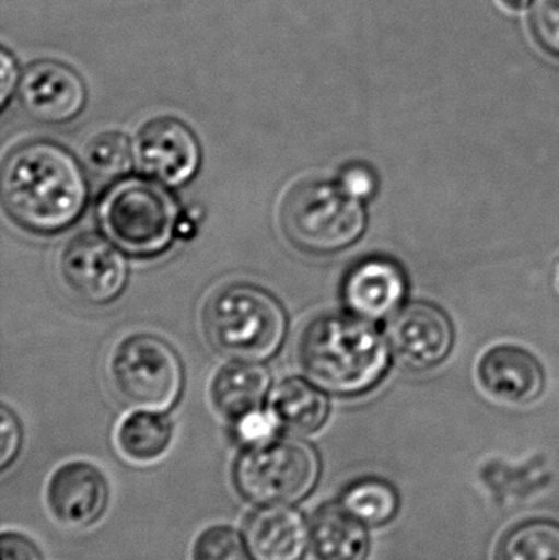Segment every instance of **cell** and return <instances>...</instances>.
<instances>
[{
    "instance_id": "21",
    "label": "cell",
    "mask_w": 559,
    "mask_h": 560,
    "mask_svg": "<svg viewBox=\"0 0 559 560\" xmlns=\"http://www.w3.org/2000/svg\"><path fill=\"white\" fill-rule=\"evenodd\" d=\"M496 560H559V523L531 520L514 526L499 541Z\"/></svg>"
},
{
    "instance_id": "26",
    "label": "cell",
    "mask_w": 559,
    "mask_h": 560,
    "mask_svg": "<svg viewBox=\"0 0 559 560\" xmlns=\"http://www.w3.org/2000/svg\"><path fill=\"white\" fill-rule=\"evenodd\" d=\"M278 427V421L272 417L271 411L256 410L243 417L242 420L235 421V433L245 446H249V444L263 443L275 438Z\"/></svg>"
},
{
    "instance_id": "7",
    "label": "cell",
    "mask_w": 559,
    "mask_h": 560,
    "mask_svg": "<svg viewBox=\"0 0 559 560\" xmlns=\"http://www.w3.org/2000/svg\"><path fill=\"white\" fill-rule=\"evenodd\" d=\"M115 394L131 410H170L179 400L184 369L179 355L163 339L135 335L115 348L110 361Z\"/></svg>"
},
{
    "instance_id": "6",
    "label": "cell",
    "mask_w": 559,
    "mask_h": 560,
    "mask_svg": "<svg viewBox=\"0 0 559 560\" xmlns=\"http://www.w3.org/2000/svg\"><path fill=\"white\" fill-rule=\"evenodd\" d=\"M281 225L292 245L312 255L341 252L358 242L366 226L361 200L340 184L307 180L289 190Z\"/></svg>"
},
{
    "instance_id": "29",
    "label": "cell",
    "mask_w": 559,
    "mask_h": 560,
    "mask_svg": "<svg viewBox=\"0 0 559 560\" xmlns=\"http://www.w3.org/2000/svg\"><path fill=\"white\" fill-rule=\"evenodd\" d=\"M2 82H0V104L5 107L9 104V98L12 97L13 91L16 85V62L15 59L10 56L7 49H2Z\"/></svg>"
},
{
    "instance_id": "3",
    "label": "cell",
    "mask_w": 559,
    "mask_h": 560,
    "mask_svg": "<svg viewBox=\"0 0 559 560\" xmlns=\"http://www.w3.org/2000/svg\"><path fill=\"white\" fill-rule=\"evenodd\" d=\"M202 323L210 346L235 361L272 358L281 349L288 329L281 303L249 283L217 290L203 308Z\"/></svg>"
},
{
    "instance_id": "10",
    "label": "cell",
    "mask_w": 559,
    "mask_h": 560,
    "mask_svg": "<svg viewBox=\"0 0 559 560\" xmlns=\"http://www.w3.org/2000/svg\"><path fill=\"white\" fill-rule=\"evenodd\" d=\"M137 160L141 173L156 183L167 187L184 186L199 171V141L177 118H153L138 133Z\"/></svg>"
},
{
    "instance_id": "5",
    "label": "cell",
    "mask_w": 559,
    "mask_h": 560,
    "mask_svg": "<svg viewBox=\"0 0 559 560\" xmlns=\"http://www.w3.org/2000/svg\"><path fill=\"white\" fill-rule=\"evenodd\" d=\"M98 222L121 252L153 258L173 245L179 230V209L163 184L125 177L102 197Z\"/></svg>"
},
{
    "instance_id": "14",
    "label": "cell",
    "mask_w": 559,
    "mask_h": 560,
    "mask_svg": "<svg viewBox=\"0 0 559 560\" xmlns=\"http://www.w3.org/2000/svg\"><path fill=\"white\" fill-rule=\"evenodd\" d=\"M406 290V276L400 266L374 256L350 269L343 283V299L354 315L381 319L399 308Z\"/></svg>"
},
{
    "instance_id": "25",
    "label": "cell",
    "mask_w": 559,
    "mask_h": 560,
    "mask_svg": "<svg viewBox=\"0 0 559 560\" xmlns=\"http://www.w3.org/2000/svg\"><path fill=\"white\" fill-rule=\"evenodd\" d=\"M0 470L7 472L22 450L23 433L19 418L7 407L0 410Z\"/></svg>"
},
{
    "instance_id": "15",
    "label": "cell",
    "mask_w": 559,
    "mask_h": 560,
    "mask_svg": "<svg viewBox=\"0 0 559 560\" xmlns=\"http://www.w3.org/2000/svg\"><path fill=\"white\" fill-rule=\"evenodd\" d=\"M479 378L492 397L505 404L537 400L545 387L540 362L517 346H496L479 362Z\"/></svg>"
},
{
    "instance_id": "13",
    "label": "cell",
    "mask_w": 559,
    "mask_h": 560,
    "mask_svg": "<svg viewBox=\"0 0 559 560\" xmlns=\"http://www.w3.org/2000/svg\"><path fill=\"white\" fill-rule=\"evenodd\" d=\"M243 536L255 560H305L311 520L292 505L256 506L243 522Z\"/></svg>"
},
{
    "instance_id": "4",
    "label": "cell",
    "mask_w": 559,
    "mask_h": 560,
    "mask_svg": "<svg viewBox=\"0 0 559 560\" xmlns=\"http://www.w3.org/2000/svg\"><path fill=\"white\" fill-rule=\"evenodd\" d=\"M322 476L317 450L299 438L249 444L232 464L233 489L253 506L294 505L307 499Z\"/></svg>"
},
{
    "instance_id": "11",
    "label": "cell",
    "mask_w": 559,
    "mask_h": 560,
    "mask_svg": "<svg viewBox=\"0 0 559 560\" xmlns=\"http://www.w3.org/2000/svg\"><path fill=\"white\" fill-rule=\"evenodd\" d=\"M23 112L39 124L59 125L74 120L88 102L81 74L55 59L32 62L19 84Z\"/></svg>"
},
{
    "instance_id": "12",
    "label": "cell",
    "mask_w": 559,
    "mask_h": 560,
    "mask_svg": "<svg viewBox=\"0 0 559 560\" xmlns=\"http://www.w3.org/2000/svg\"><path fill=\"white\" fill-rule=\"evenodd\" d=\"M391 342L397 358L409 368H433L452 349V322L439 306L412 303L391 325Z\"/></svg>"
},
{
    "instance_id": "8",
    "label": "cell",
    "mask_w": 559,
    "mask_h": 560,
    "mask_svg": "<svg viewBox=\"0 0 559 560\" xmlns=\"http://www.w3.org/2000/svg\"><path fill=\"white\" fill-rule=\"evenodd\" d=\"M121 249L107 236L81 233L62 249V279L72 293L89 305L114 302L127 285L128 266Z\"/></svg>"
},
{
    "instance_id": "28",
    "label": "cell",
    "mask_w": 559,
    "mask_h": 560,
    "mask_svg": "<svg viewBox=\"0 0 559 560\" xmlns=\"http://www.w3.org/2000/svg\"><path fill=\"white\" fill-rule=\"evenodd\" d=\"M0 546L2 560H45L38 545L23 533L3 532Z\"/></svg>"
},
{
    "instance_id": "20",
    "label": "cell",
    "mask_w": 559,
    "mask_h": 560,
    "mask_svg": "<svg viewBox=\"0 0 559 560\" xmlns=\"http://www.w3.org/2000/svg\"><path fill=\"white\" fill-rule=\"evenodd\" d=\"M340 502L370 528L393 522L400 506L396 487L377 477L354 480L345 490Z\"/></svg>"
},
{
    "instance_id": "23",
    "label": "cell",
    "mask_w": 559,
    "mask_h": 560,
    "mask_svg": "<svg viewBox=\"0 0 559 560\" xmlns=\"http://www.w3.org/2000/svg\"><path fill=\"white\" fill-rule=\"evenodd\" d=\"M190 560H255L245 536L230 525H212L197 535Z\"/></svg>"
},
{
    "instance_id": "24",
    "label": "cell",
    "mask_w": 559,
    "mask_h": 560,
    "mask_svg": "<svg viewBox=\"0 0 559 560\" xmlns=\"http://www.w3.org/2000/svg\"><path fill=\"white\" fill-rule=\"evenodd\" d=\"M531 28L538 45L559 58V0H534Z\"/></svg>"
},
{
    "instance_id": "1",
    "label": "cell",
    "mask_w": 559,
    "mask_h": 560,
    "mask_svg": "<svg viewBox=\"0 0 559 560\" xmlns=\"http://www.w3.org/2000/svg\"><path fill=\"white\" fill-rule=\"evenodd\" d=\"M3 209L35 235H56L78 222L88 203L84 171L51 141H30L10 153L0 177Z\"/></svg>"
},
{
    "instance_id": "19",
    "label": "cell",
    "mask_w": 559,
    "mask_h": 560,
    "mask_svg": "<svg viewBox=\"0 0 559 560\" xmlns=\"http://www.w3.org/2000/svg\"><path fill=\"white\" fill-rule=\"evenodd\" d=\"M174 440V423L161 411L133 410L118 424L115 441L125 459L153 464L166 456Z\"/></svg>"
},
{
    "instance_id": "9",
    "label": "cell",
    "mask_w": 559,
    "mask_h": 560,
    "mask_svg": "<svg viewBox=\"0 0 559 560\" xmlns=\"http://www.w3.org/2000/svg\"><path fill=\"white\" fill-rule=\"evenodd\" d=\"M49 515L61 526L89 529L97 525L110 502V483L101 467L89 460L62 464L46 482Z\"/></svg>"
},
{
    "instance_id": "18",
    "label": "cell",
    "mask_w": 559,
    "mask_h": 560,
    "mask_svg": "<svg viewBox=\"0 0 559 560\" xmlns=\"http://www.w3.org/2000/svg\"><path fill=\"white\" fill-rule=\"evenodd\" d=\"M269 411L279 427L305 436L325 427L330 415V401L317 385L291 377L276 385L269 398Z\"/></svg>"
},
{
    "instance_id": "2",
    "label": "cell",
    "mask_w": 559,
    "mask_h": 560,
    "mask_svg": "<svg viewBox=\"0 0 559 560\" xmlns=\"http://www.w3.org/2000/svg\"><path fill=\"white\" fill-rule=\"evenodd\" d=\"M299 359L312 384L335 395L364 394L386 372V342L361 316L327 313L305 326Z\"/></svg>"
},
{
    "instance_id": "17",
    "label": "cell",
    "mask_w": 559,
    "mask_h": 560,
    "mask_svg": "<svg viewBox=\"0 0 559 560\" xmlns=\"http://www.w3.org/2000/svg\"><path fill=\"white\" fill-rule=\"evenodd\" d=\"M269 385V372L259 362L235 361L217 372L210 394L219 413L235 423L261 410Z\"/></svg>"
},
{
    "instance_id": "27",
    "label": "cell",
    "mask_w": 559,
    "mask_h": 560,
    "mask_svg": "<svg viewBox=\"0 0 559 560\" xmlns=\"http://www.w3.org/2000/svg\"><path fill=\"white\" fill-rule=\"evenodd\" d=\"M345 192L358 200L370 199L376 190V177L370 167L363 164H350L345 167L338 180Z\"/></svg>"
},
{
    "instance_id": "16",
    "label": "cell",
    "mask_w": 559,
    "mask_h": 560,
    "mask_svg": "<svg viewBox=\"0 0 559 560\" xmlns=\"http://www.w3.org/2000/svg\"><path fill=\"white\" fill-rule=\"evenodd\" d=\"M370 526L341 502H324L311 516V551L315 560H368Z\"/></svg>"
},
{
    "instance_id": "30",
    "label": "cell",
    "mask_w": 559,
    "mask_h": 560,
    "mask_svg": "<svg viewBox=\"0 0 559 560\" xmlns=\"http://www.w3.org/2000/svg\"><path fill=\"white\" fill-rule=\"evenodd\" d=\"M508 9L524 10L531 3V0H501Z\"/></svg>"
},
{
    "instance_id": "22",
    "label": "cell",
    "mask_w": 559,
    "mask_h": 560,
    "mask_svg": "<svg viewBox=\"0 0 559 560\" xmlns=\"http://www.w3.org/2000/svg\"><path fill=\"white\" fill-rule=\"evenodd\" d=\"M89 170L102 179L125 176L133 164V148L121 131H104L89 140L84 148Z\"/></svg>"
}]
</instances>
